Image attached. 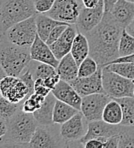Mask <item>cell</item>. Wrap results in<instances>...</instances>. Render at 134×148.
I'll list each match as a JSON object with an SVG mask.
<instances>
[{"label":"cell","mask_w":134,"mask_h":148,"mask_svg":"<svg viewBox=\"0 0 134 148\" xmlns=\"http://www.w3.org/2000/svg\"><path fill=\"white\" fill-rule=\"evenodd\" d=\"M45 97L33 92L29 97L26 98L22 104V110L26 113L33 114L38 110L45 101Z\"/></svg>","instance_id":"f1b7e54d"},{"label":"cell","mask_w":134,"mask_h":148,"mask_svg":"<svg viewBox=\"0 0 134 148\" xmlns=\"http://www.w3.org/2000/svg\"><path fill=\"white\" fill-rule=\"evenodd\" d=\"M123 27L104 12L102 21L86 35L90 56L100 67H105L119 56V42Z\"/></svg>","instance_id":"6da1fadb"},{"label":"cell","mask_w":134,"mask_h":148,"mask_svg":"<svg viewBox=\"0 0 134 148\" xmlns=\"http://www.w3.org/2000/svg\"><path fill=\"white\" fill-rule=\"evenodd\" d=\"M114 99L117 100L122 108L123 119L120 124L134 127V97H124Z\"/></svg>","instance_id":"484cf974"},{"label":"cell","mask_w":134,"mask_h":148,"mask_svg":"<svg viewBox=\"0 0 134 148\" xmlns=\"http://www.w3.org/2000/svg\"><path fill=\"white\" fill-rule=\"evenodd\" d=\"M22 102L12 103L0 96V117L4 120H8L22 108Z\"/></svg>","instance_id":"f546056e"},{"label":"cell","mask_w":134,"mask_h":148,"mask_svg":"<svg viewBox=\"0 0 134 148\" xmlns=\"http://www.w3.org/2000/svg\"><path fill=\"white\" fill-rule=\"evenodd\" d=\"M133 97H134V90H133Z\"/></svg>","instance_id":"7dc6e473"},{"label":"cell","mask_w":134,"mask_h":148,"mask_svg":"<svg viewBox=\"0 0 134 148\" xmlns=\"http://www.w3.org/2000/svg\"><path fill=\"white\" fill-rule=\"evenodd\" d=\"M109 12L120 27L127 28L134 18V3L118 0Z\"/></svg>","instance_id":"ac0fdd59"},{"label":"cell","mask_w":134,"mask_h":148,"mask_svg":"<svg viewBox=\"0 0 134 148\" xmlns=\"http://www.w3.org/2000/svg\"><path fill=\"white\" fill-rule=\"evenodd\" d=\"M127 32H128L130 34H132V35L134 37V30H132V29H127Z\"/></svg>","instance_id":"f6af8a7d"},{"label":"cell","mask_w":134,"mask_h":148,"mask_svg":"<svg viewBox=\"0 0 134 148\" xmlns=\"http://www.w3.org/2000/svg\"><path fill=\"white\" fill-rule=\"evenodd\" d=\"M51 92L56 99L80 110L82 97L67 82L60 80L56 86L51 90Z\"/></svg>","instance_id":"9a60e30c"},{"label":"cell","mask_w":134,"mask_h":148,"mask_svg":"<svg viewBox=\"0 0 134 148\" xmlns=\"http://www.w3.org/2000/svg\"><path fill=\"white\" fill-rule=\"evenodd\" d=\"M65 23L66 22L56 21L44 13H38L36 16L37 34L42 40L46 41L50 33L56 26Z\"/></svg>","instance_id":"7402d4cb"},{"label":"cell","mask_w":134,"mask_h":148,"mask_svg":"<svg viewBox=\"0 0 134 148\" xmlns=\"http://www.w3.org/2000/svg\"><path fill=\"white\" fill-rule=\"evenodd\" d=\"M56 99L50 92L45 99L41 107L33 113V116L39 125H51L53 123V111Z\"/></svg>","instance_id":"d6986e66"},{"label":"cell","mask_w":134,"mask_h":148,"mask_svg":"<svg viewBox=\"0 0 134 148\" xmlns=\"http://www.w3.org/2000/svg\"><path fill=\"white\" fill-rule=\"evenodd\" d=\"M102 67H98L97 70L91 75L87 77H76L68 82L75 91L83 98L92 93L104 92L102 80ZM105 93V92H104Z\"/></svg>","instance_id":"4fadbf2b"},{"label":"cell","mask_w":134,"mask_h":148,"mask_svg":"<svg viewBox=\"0 0 134 148\" xmlns=\"http://www.w3.org/2000/svg\"><path fill=\"white\" fill-rule=\"evenodd\" d=\"M97 63L90 57L88 56L79 65L78 76L79 77H87L93 75L98 69Z\"/></svg>","instance_id":"1f68e13d"},{"label":"cell","mask_w":134,"mask_h":148,"mask_svg":"<svg viewBox=\"0 0 134 148\" xmlns=\"http://www.w3.org/2000/svg\"><path fill=\"white\" fill-rule=\"evenodd\" d=\"M104 141L99 139H90L84 143L83 147L85 148H103Z\"/></svg>","instance_id":"8d00e7d4"},{"label":"cell","mask_w":134,"mask_h":148,"mask_svg":"<svg viewBox=\"0 0 134 148\" xmlns=\"http://www.w3.org/2000/svg\"><path fill=\"white\" fill-rule=\"evenodd\" d=\"M35 14L33 0H0V33Z\"/></svg>","instance_id":"277c9868"},{"label":"cell","mask_w":134,"mask_h":148,"mask_svg":"<svg viewBox=\"0 0 134 148\" xmlns=\"http://www.w3.org/2000/svg\"><path fill=\"white\" fill-rule=\"evenodd\" d=\"M127 29H132V30H134V18L133 19L132 22L130 23V25L127 27Z\"/></svg>","instance_id":"ee69618b"},{"label":"cell","mask_w":134,"mask_h":148,"mask_svg":"<svg viewBox=\"0 0 134 148\" xmlns=\"http://www.w3.org/2000/svg\"><path fill=\"white\" fill-rule=\"evenodd\" d=\"M27 69L31 72L34 81L39 78L45 79L47 77H50L57 74L56 68L52 67L50 64H44V63L35 61V60H31V62L29 63Z\"/></svg>","instance_id":"d4e9b609"},{"label":"cell","mask_w":134,"mask_h":148,"mask_svg":"<svg viewBox=\"0 0 134 148\" xmlns=\"http://www.w3.org/2000/svg\"><path fill=\"white\" fill-rule=\"evenodd\" d=\"M134 147V127L125 126L119 134V146L118 148Z\"/></svg>","instance_id":"4dcf8cb0"},{"label":"cell","mask_w":134,"mask_h":148,"mask_svg":"<svg viewBox=\"0 0 134 148\" xmlns=\"http://www.w3.org/2000/svg\"><path fill=\"white\" fill-rule=\"evenodd\" d=\"M103 15V0H101L99 3L94 8H86L83 6L80 12L79 17L74 24L77 32L86 36L102 21Z\"/></svg>","instance_id":"7c38bea8"},{"label":"cell","mask_w":134,"mask_h":148,"mask_svg":"<svg viewBox=\"0 0 134 148\" xmlns=\"http://www.w3.org/2000/svg\"><path fill=\"white\" fill-rule=\"evenodd\" d=\"M127 1H130V2H132V3H134V0H127Z\"/></svg>","instance_id":"bcb514c9"},{"label":"cell","mask_w":134,"mask_h":148,"mask_svg":"<svg viewBox=\"0 0 134 148\" xmlns=\"http://www.w3.org/2000/svg\"><path fill=\"white\" fill-rule=\"evenodd\" d=\"M31 60L30 48L15 45L0 35V65L7 75L19 76Z\"/></svg>","instance_id":"3957f363"},{"label":"cell","mask_w":134,"mask_h":148,"mask_svg":"<svg viewBox=\"0 0 134 148\" xmlns=\"http://www.w3.org/2000/svg\"><path fill=\"white\" fill-rule=\"evenodd\" d=\"M90 48L87 37L80 33H77L72 45L70 53L78 65L89 56Z\"/></svg>","instance_id":"44dd1931"},{"label":"cell","mask_w":134,"mask_h":148,"mask_svg":"<svg viewBox=\"0 0 134 148\" xmlns=\"http://www.w3.org/2000/svg\"><path fill=\"white\" fill-rule=\"evenodd\" d=\"M82 7L79 0H56L52 8L45 14L56 21L75 24Z\"/></svg>","instance_id":"9c48e42d"},{"label":"cell","mask_w":134,"mask_h":148,"mask_svg":"<svg viewBox=\"0 0 134 148\" xmlns=\"http://www.w3.org/2000/svg\"><path fill=\"white\" fill-rule=\"evenodd\" d=\"M87 128L88 122L80 110L67 122L61 124L60 134L66 147H82L80 140L86 135Z\"/></svg>","instance_id":"52a82bcc"},{"label":"cell","mask_w":134,"mask_h":148,"mask_svg":"<svg viewBox=\"0 0 134 148\" xmlns=\"http://www.w3.org/2000/svg\"><path fill=\"white\" fill-rule=\"evenodd\" d=\"M80 110L66 103L56 99L53 111V123L61 125L73 117Z\"/></svg>","instance_id":"603a6c76"},{"label":"cell","mask_w":134,"mask_h":148,"mask_svg":"<svg viewBox=\"0 0 134 148\" xmlns=\"http://www.w3.org/2000/svg\"><path fill=\"white\" fill-rule=\"evenodd\" d=\"M102 80L104 92L112 99L133 97V80L123 77L105 67H103Z\"/></svg>","instance_id":"8992f818"},{"label":"cell","mask_w":134,"mask_h":148,"mask_svg":"<svg viewBox=\"0 0 134 148\" xmlns=\"http://www.w3.org/2000/svg\"><path fill=\"white\" fill-rule=\"evenodd\" d=\"M133 53L134 37L127 32V28H123L119 42V56L125 57Z\"/></svg>","instance_id":"4316f807"},{"label":"cell","mask_w":134,"mask_h":148,"mask_svg":"<svg viewBox=\"0 0 134 148\" xmlns=\"http://www.w3.org/2000/svg\"><path fill=\"white\" fill-rule=\"evenodd\" d=\"M101 0H81L82 5L86 8H94L96 7Z\"/></svg>","instance_id":"ab89813d"},{"label":"cell","mask_w":134,"mask_h":148,"mask_svg":"<svg viewBox=\"0 0 134 148\" xmlns=\"http://www.w3.org/2000/svg\"><path fill=\"white\" fill-rule=\"evenodd\" d=\"M7 132L0 138V147H22L28 146L39 123L33 114L24 112L22 108L6 120Z\"/></svg>","instance_id":"7a4b0ae2"},{"label":"cell","mask_w":134,"mask_h":148,"mask_svg":"<svg viewBox=\"0 0 134 148\" xmlns=\"http://www.w3.org/2000/svg\"><path fill=\"white\" fill-rule=\"evenodd\" d=\"M112 98L104 92L92 93L82 98L80 111L87 122L102 120L103 112Z\"/></svg>","instance_id":"30bf717a"},{"label":"cell","mask_w":134,"mask_h":148,"mask_svg":"<svg viewBox=\"0 0 134 148\" xmlns=\"http://www.w3.org/2000/svg\"><path fill=\"white\" fill-rule=\"evenodd\" d=\"M112 63H132V64H134V53L128 55V56H125V57H119L118 58L114 60L110 64Z\"/></svg>","instance_id":"f35d334b"},{"label":"cell","mask_w":134,"mask_h":148,"mask_svg":"<svg viewBox=\"0 0 134 148\" xmlns=\"http://www.w3.org/2000/svg\"><path fill=\"white\" fill-rule=\"evenodd\" d=\"M77 30L73 24H69L63 34L52 43L50 47L57 60H61L64 56L70 53L73 41L77 34Z\"/></svg>","instance_id":"2e32d148"},{"label":"cell","mask_w":134,"mask_h":148,"mask_svg":"<svg viewBox=\"0 0 134 148\" xmlns=\"http://www.w3.org/2000/svg\"><path fill=\"white\" fill-rule=\"evenodd\" d=\"M27 147L35 148H55L66 147V145L61 136L60 131L57 133L56 123H54L48 126L39 124Z\"/></svg>","instance_id":"ba28073f"},{"label":"cell","mask_w":134,"mask_h":148,"mask_svg":"<svg viewBox=\"0 0 134 148\" xmlns=\"http://www.w3.org/2000/svg\"><path fill=\"white\" fill-rule=\"evenodd\" d=\"M37 14L13 25L4 34H1L6 40L15 45L25 48H30L37 36Z\"/></svg>","instance_id":"5b68a950"},{"label":"cell","mask_w":134,"mask_h":148,"mask_svg":"<svg viewBox=\"0 0 134 148\" xmlns=\"http://www.w3.org/2000/svg\"><path fill=\"white\" fill-rule=\"evenodd\" d=\"M118 0H103V4H104V12H109L111 8L114 6V4L117 2Z\"/></svg>","instance_id":"b9f144b4"},{"label":"cell","mask_w":134,"mask_h":148,"mask_svg":"<svg viewBox=\"0 0 134 148\" xmlns=\"http://www.w3.org/2000/svg\"><path fill=\"white\" fill-rule=\"evenodd\" d=\"M56 0H33L34 8L37 13H46L53 6Z\"/></svg>","instance_id":"836d02e7"},{"label":"cell","mask_w":134,"mask_h":148,"mask_svg":"<svg viewBox=\"0 0 134 148\" xmlns=\"http://www.w3.org/2000/svg\"><path fill=\"white\" fill-rule=\"evenodd\" d=\"M68 25H69L68 23H65V24H61V25L56 26V27L51 30V32L50 33V34H49V36H48V39H47V40L45 41L46 44H47L48 45H50L52 43L55 42V41L63 34V33L65 31V29L67 28Z\"/></svg>","instance_id":"d6a6232c"},{"label":"cell","mask_w":134,"mask_h":148,"mask_svg":"<svg viewBox=\"0 0 134 148\" xmlns=\"http://www.w3.org/2000/svg\"><path fill=\"white\" fill-rule=\"evenodd\" d=\"M105 68L123 77L134 80V64L132 63H112Z\"/></svg>","instance_id":"83f0119b"},{"label":"cell","mask_w":134,"mask_h":148,"mask_svg":"<svg viewBox=\"0 0 134 148\" xmlns=\"http://www.w3.org/2000/svg\"><path fill=\"white\" fill-rule=\"evenodd\" d=\"M51 92L50 89L45 86L44 84V79L39 78L36 79L34 82V92L38 93L39 95H42L44 97H46L50 92Z\"/></svg>","instance_id":"e575fe53"},{"label":"cell","mask_w":134,"mask_h":148,"mask_svg":"<svg viewBox=\"0 0 134 148\" xmlns=\"http://www.w3.org/2000/svg\"><path fill=\"white\" fill-rule=\"evenodd\" d=\"M7 75L5 74V72H4V70L3 69V68L1 67V65H0V82H1V80L4 77V76H6Z\"/></svg>","instance_id":"7bdbcfd3"},{"label":"cell","mask_w":134,"mask_h":148,"mask_svg":"<svg viewBox=\"0 0 134 148\" xmlns=\"http://www.w3.org/2000/svg\"><path fill=\"white\" fill-rule=\"evenodd\" d=\"M119 146V135H114L108 138L103 145V148H118Z\"/></svg>","instance_id":"74e56055"},{"label":"cell","mask_w":134,"mask_h":148,"mask_svg":"<svg viewBox=\"0 0 134 148\" xmlns=\"http://www.w3.org/2000/svg\"><path fill=\"white\" fill-rule=\"evenodd\" d=\"M28 87L19 76L6 75L0 82V95L12 103H22L28 97Z\"/></svg>","instance_id":"8fae6325"},{"label":"cell","mask_w":134,"mask_h":148,"mask_svg":"<svg viewBox=\"0 0 134 148\" xmlns=\"http://www.w3.org/2000/svg\"><path fill=\"white\" fill-rule=\"evenodd\" d=\"M123 128L122 124H110L103 120L88 122V128L86 135L80 140V144L83 147L84 143L90 139H99L105 140L112 136L119 135Z\"/></svg>","instance_id":"5bb4252c"},{"label":"cell","mask_w":134,"mask_h":148,"mask_svg":"<svg viewBox=\"0 0 134 148\" xmlns=\"http://www.w3.org/2000/svg\"><path fill=\"white\" fill-rule=\"evenodd\" d=\"M30 56L32 60L50 64L56 69L59 64V60H57L53 54L50 45H48L45 41L42 40L38 34L34 42L30 47Z\"/></svg>","instance_id":"e0dca14e"},{"label":"cell","mask_w":134,"mask_h":148,"mask_svg":"<svg viewBox=\"0 0 134 148\" xmlns=\"http://www.w3.org/2000/svg\"><path fill=\"white\" fill-rule=\"evenodd\" d=\"M79 65L73 58L71 53L64 56L60 61L56 68V72L61 80L70 82L78 77Z\"/></svg>","instance_id":"ffe728a7"},{"label":"cell","mask_w":134,"mask_h":148,"mask_svg":"<svg viewBox=\"0 0 134 148\" xmlns=\"http://www.w3.org/2000/svg\"><path fill=\"white\" fill-rule=\"evenodd\" d=\"M122 119L123 112L121 106L117 100L112 99L103 110L102 120L110 124L117 125L121 123Z\"/></svg>","instance_id":"cb8c5ba5"},{"label":"cell","mask_w":134,"mask_h":148,"mask_svg":"<svg viewBox=\"0 0 134 148\" xmlns=\"http://www.w3.org/2000/svg\"><path fill=\"white\" fill-rule=\"evenodd\" d=\"M7 132V123H6V120L3 119L0 117V138H2L3 136L5 135Z\"/></svg>","instance_id":"60d3db41"},{"label":"cell","mask_w":134,"mask_h":148,"mask_svg":"<svg viewBox=\"0 0 134 148\" xmlns=\"http://www.w3.org/2000/svg\"><path fill=\"white\" fill-rule=\"evenodd\" d=\"M60 76L58 74L55 75H52V76H50V77H47L44 79V84L45 85L46 87H48L49 89L52 90L56 85L58 83V82L60 81Z\"/></svg>","instance_id":"d590c367"}]
</instances>
